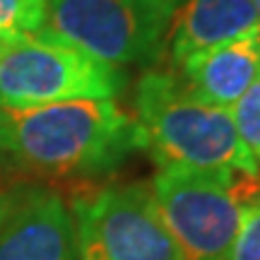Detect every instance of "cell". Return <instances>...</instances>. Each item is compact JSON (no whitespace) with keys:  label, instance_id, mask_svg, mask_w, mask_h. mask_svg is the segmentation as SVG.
I'll list each match as a JSON object with an SVG mask.
<instances>
[{"label":"cell","instance_id":"6da1fadb","mask_svg":"<svg viewBox=\"0 0 260 260\" xmlns=\"http://www.w3.org/2000/svg\"><path fill=\"white\" fill-rule=\"evenodd\" d=\"M138 149V123L116 99L0 109V154L37 174L99 176Z\"/></svg>","mask_w":260,"mask_h":260},{"label":"cell","instance_id":"7a4b0ae2","mask_svg":"<svg viewBox=\"0 0 260 260\" xmlns=\"http://www.w3.org/2000/svg\"><path fill=\"white\" fill-rule=\"evenodd\" d=\"M135 123L157 167L207 174H260L232 111L207 104L176 70H145L135 84Z\"/></svg>","mask_w":260,"mask_h":260},{"label":"cell","instance_id":"3957f363","mask_svg":"<svg viewBox=\"0 0 260 260\" xmlns=\"http://www.w3.org/2000/svg\"><path fill=\"white\" fill-rule=\"evenodd\" d=\"M154 203L183 260H226L243 207L260 195V174H207L161 167Z\"/></svg>","mask_w":260,"mask_h":260},{"label":"cell","instance_id":"277c9868","mask_svg":"<svg viewBox=\"0 0 260 260\" xmlns=\"http://www.w3.org/2000/svg\"><path fill=\"white\" fill-rule=\"evenodd\" d=\"M125 73L94 60L46 29L0 41V109H24L70 99H116Z\"/></svg>","mask_w":260,"mask_h":260},{"label":"cell","instance_id":"5b68a950","mask_svg":"<svg viewBox=\"0 0 260 260\" xmlns=\"http://www.w3.org/2000/svg\"><path fill=\"white\" fill-rule=\"evenodd\" d=\"M46 31L109 68L154 65L167 53V0H46Z\"/></svg>","mask_w":260,"mask_h":260},{"label":"cell","instance_id":"8992f818","mask_svg":"<svg viewBox=\"0 0 260 260\" xmlns=\"http://www.w3.org/2000/svg\"><path fill=\"white\" fill-rule=\"evenodd\" d=\"M77 260H183L154 203L152 183H113L70 205Z\"/></svg>","mask_w":260,"mask_h":260},{"label":"cell","instance_id":"52a82bcc","mask_svg":"<svg viewBox=\"0 0 260 260\" xmlns=\"http://www.w3.org/2000/svg\"><path fill=\"white\" fill-rule=\"evenodd\" d=\"M0 260H77L73 212L56 188L24 183L0 195Z\"/></svg>","mask_w":260,"mask_h":260},{"label":"cell","instance_id":"ba28073f","mask_svg":"<svg viewBox=\"0 0 260 260\" xmlns=\"http://www.w3.org/2000/svg\"><path fill=\"white\" fill-rule=\"evenodd\" d=\"M167 56L174 68L193 53L260 31L251 0H167Z\"/></svg>","mask_w":260,"mask_h":260},{"label":"cell","instance_id":"9c48e42d","mask_svg":"<svg viewBox=\"0 0 260 260\" xmlns=\"http://www.w3.org/2000/svg\"><path fill=\"white\" fill-rule=\"evenodd\" d=\"M176 73L200 99L232 111L260 73V31L193 53Z\"/></svg>","mask_w":260,"mask_h":260},{"label":"cell","instance_id":"30bf717a","mask_svg":"<svg viewBox=\"0 0 260 260\" xmlns=\"http://www.w3.org/2000/svg\"><path fill=\"white\" fill-rule=\"evenodd\" d=\"M46 0H0V41L34 37L46 29Z\"/></svg>","mask_w":260,"mask_h":260},{"label":"cell","instance_id":"8fae6325","mask_svg":"<svg viewBox=\"0 0 260 260\" xmlns=\"http://www.w3.org/2000/svg\"><path fill=\"white\" fill-rule=\"evenodd\" d=\"M232 118L243 147L248 149V154L260 171V73L246 89V94L234 104Z\"/></svg>","mask_w":260,"mask_h":260},{"label":"cell","instance_id":"7c38bea8","mask_svg":"<svg viewBox=\"0 0 260 260\" xmlns=\"http://www.w3.org/2000/svg\"><path fill=\"white\" fill-rule=\"evenodd\" d=\"M226 260H260V195L243 207L241 224Z\"/></svg>","mask_w":260,"mask_h":260},{"label":"cell","instance_id":"4fadbf2b","mask_svg":"<svg viewBox=\"0 0 260 260\" xmlns=\"http://www.w3.org/2000/svg\"><path fill=\"white\" fill-rule=\"evenodd\" d=\"M253 10H255V17H258V29H260V0H251Z\"/></svg>","mask_w":260,"mask_h":260}]
</instances>
